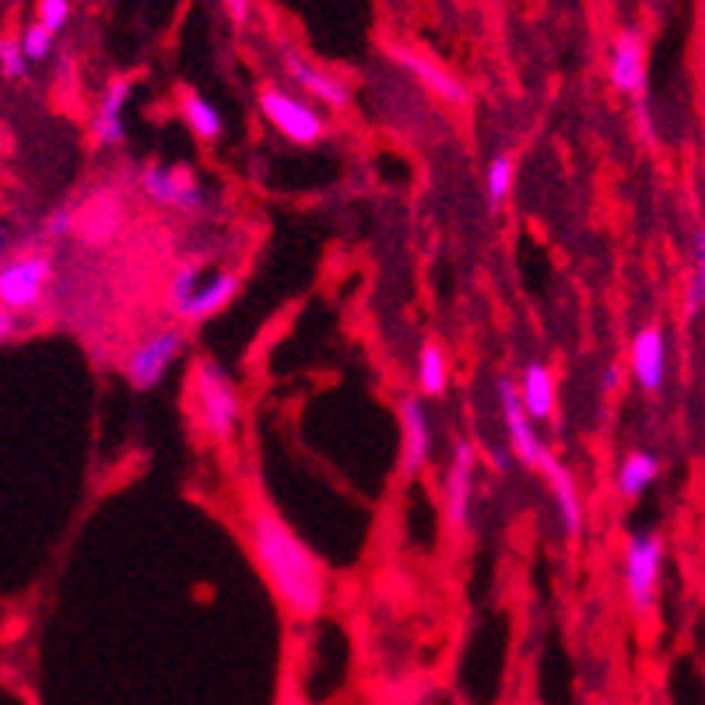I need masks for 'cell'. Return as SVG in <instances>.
I'll use <instances>...</instances> for the list:
<instances>
[{"label":"cell","mask_w":705,"mask_h":705,"mask_svg":"<svg viewBox=\"0 0 705 705\" xmlns=\"http://www.w3.org/2000/svg\"><path fill=\"white\" fill-rule=\"evenodd\" d=\"M53 278V263L43 253H25L0 263V302L14 313H32L43 302L46 284Z\"/></svg>","instance_id":"7"},{"label":"cell","mask_w":705,"mask_h":705,"mask_svg":"<svg viewBox=\"0 0 705 705\" xmlns=\"http://www.w3.org/2000/svg\"><path fill=\"white\" fill-rule=\"evenodd\" d=\"M663 562H667V541L656 530H635L625 541V597L629 608L639 618H650L660 600V579H663Z\"/></svg>","instance_id":"3"},{"label":"cell","mask_w":705,"mask_h":705,"mask_svg":"<svg viewBox=\"0 0 705 705\" xmlns=\"http://www.w3.org/2000/svg\"><path fill=\"white\" fill-rule=\"evenodd\" d=\"M190 397L194 414L200 428L211 435L215 443L232 439L239 418H242V397L236 390V380L215 362V359H197L194 376H190Z\"/></svg>","instance_id":"2"},{"label":"cell","mask_w":705,"mask_h":705,"mask_svg":"<svg viewBox=\"0 0 705 705\" xmlns=\"http://www.w3.org/2000/svg\"><path fill=\"white\" fill-rule=\"evenodd\" d=\"M4 246H8V239H4V228H0V253H4Z\"/></svg>","instance_id":"33"},{"label":"cell","mask_w":705,"mask_h":705,"mask_svg":"<svg viewBox=\"0 0 705 705\" xmlns=\"http://www.w3.org/2000/svg\"><path fill=\"white\" fill-rule=\"evenodd\" d=\"M660 470H663L660 456H653V453H646V449H632V453L625 456V460L618 464L614 488H618L621 499L635 502V499H642V495H646V491L656 485Z\"/></svg>","instance_id":"18"},{"label":"cell","mask_w":705,"mask_h":705,"mask_svg":"<svg viewBox=\"0 0 705 705\" xmlns=\"http://www.w3.org/2000/svg\"><path fill=\"white\" fill-rule=\"evenodd\" d=\"M260 113L284 141L299 144V148H309V144H320L326 137V120L309 106L305 99L284 92V89H274V85L263 89Z\"/></svg>","instance_id":"5"},{"label":"cell","mask_w":705,"mask_h":705,"mask_svg":"<svg viewBox=\"0 0 705 705\" xmlns=\"http://www.w3.org/2000/svg\"><path fill=\"white\" fill-rule=\"evenodd\" d=\"M141 190L155 204L173 207V211L197 215L207 207V194L200 179L190 169H183V165H158V162L148 165V169L141 173Z\"/></svg>","instance_id":"9"},{"label":"cell","mask_w":705,"mask_h":705,"mask_svg":"<svg viewBox=\"0 0 705 705\" xmlns=\"http://www.w3.org/2000/svg\"><path fill=\"white\" fill-rule=\"evenodd\" d=\"M225 4V11H228V18H232V25H246L250 22V14H253V8H250V0H221Z\"/></svg>","instance_id":"28"},{"label":"cell","mask_w":705,"mask_h":705,"mask_svg":"<svg viewBox=\"0 0 705 705\" xmlns=\"http://www.w3.org/2000/svg\"><path fill=\"white\" fill-rule=\"evenodd\" d=\"M449 386V362H446V351L428 341L418 355V393L422 397H443Z\"/></svg>","instance_id":"22"},{"label":"cell","mask_w":705,"mask_h":705,"mask_svg":"<svg viewBox=\"0 0 705 705\" xmlns=\"http://www.w3.org/2000/svg\"><path fill=\"white\" fill-rule=\"evenodd\" d=\"M520 390V401L523 411L530 414L533 422H551L554 411H558V383H554V372L545 362H530L523 365V376L516 383Z\"/></svg>","instance_id":"17"},{"label":"cell","mask_w":705,"mask_h":705,"mask_svg":"<svg viewBox=\"0 0 705 705\" xmlns=\"http://www.w3.org/2000/svg\"><path fill=\"white\" fill-rule=\"evenodd\" d=\"M474 485H478V446L470 439H460L453 446L446 478H443V512L453 530H464L470 523Z\"/></svg>","instance_id":"8"},{"label":"cell","mask_w":705,"mask_h":705,"mask_svg":"<svg viewBox=\"0 0 705 705\" xmlns=\"http://www.w3.org/2000/svg\"><path fill=\"white\" fill-rule=\"evenodd\" d=\"M618 383H621V369L618 365H608V372H604V390H618Z\"/></svg>","instance_id":"31"},{"label":"cell","mask_w":705,"mask_h":705,"mask_svg":"<svg viewBox=\"0 0 705 705\" xmlns=\"http://www.w3.org/2000/svg\"><path fill=\"white\" fill-rule=\"evenodd\" d=\"M0 71H4V77H25L29 71V56L22 50V39H8L0 35Z\"/></svg>","instance_id":"25"},{"label":"cell","mask_w":705,"mask_h":705,"mask_svg":"<svg viewBox=\"0 0 705 705\" xmlns=\"http://www.w3.org/2000/svg\"><path fill=\"white\" fill-rule=\"evenodd\" d=\"M705 313V225L692 242V271L684 281V320H698Z\"/></svg>","instance_id":"21"},{"label":"cell","mask_w":705,"mask_h":705,"mask_svg":"<svg viewBox=\"0 0 705 705\" xmlns=\"http://www.w3.org/2000/svg\"><path fill=\"white\" fill-rule=\"evenodd\" d=\"M35 14H39V25H46L56 35L71 18V0H39Z\"/></svg>","instance_id":"27"},{"label":"cell","mask_w":705,"mask_h":705,"mask_svg":"<svg viewBox=\"0 0 705 705\" xmlns=\"http://www.w3.org/2000/svg\"><path fill=\"white\" fill-rule=\"evenodd\" d=\"M239 292H242V278H239L236 271H215V274H207V278L200 281V288L194 292V299L186 302L176 317H179L183 323H204V320L218 317L221 309L232 305V302L239 299Z\"/></svg>","instance_id":"14"},{"label":"cell","mask_w":705,"mask_h":705,"mask_svg":"<svg viewBox=\"0 0 705 705\" xmlns=\"http://www.w3.org/2000/svg\"><path fill=\"white\" fill-rule=\"evenodd\" d=\"M284 705H299V702H284Z\"/></svg>","instance_id":"34"},{"label":"cell","mask_w":705,"mask_h":705,"mask_svg":"<svg viewBox=\"0 0 705 705\" xmlns=\"http://www.w3.org/2000/svg\"><path fill=\"white\" fill-rule=\"evenodd\" d=\"M390 56L397 60V64L418 81V85H425L432 95H439L443 102H449V106H464L467 102V89H464V81L449 74L443 64H435L432 56L418 53V50H411V46H390Z\"/></svg>","instance_id":"13"},{"label":"cell","mask_w":705,"mask_h":705,"mask_svg":"<svg viewBox=\"0 0 705 705\" xmlns=\"http://www.w3.org/2000/svg\"><path fill=\"white\" fill-rule=\"evenodd\" d=\"M131 92H134V81L123 77V74L113 77L106 85V92H102V102H99V110L92 116V134H95V141L102 144V148H120L123 137H127L123 110H127Z\"/></svg>","instance_id":"15"},{"label":"cell","mask_w":705,"mask_h":705,"mask_svg":"<svg viewBox=\"0 0 705 705\" xmlns=\"http://www.w3.org/2000/svg\"><path fill=\"white\" fill-rule=\"evenodd\" d=\"M397 414H401V470L407 478H414L432 460V418L422 397H404Z\"/></svg>","instance_id":"11"},{"label":"cell","mask_w":705,"mask_h":705,"mask_svg":"<svg viewBox=\"0 0 705 705\" xmlns=\"http://www.w3.org/2000/svg\"><path fill=\"white\" fill-rule=\"evenodd\" d=\"M71 232V211H56L50 221H46V236L53 239H64Z\"/></svg>","instance_id":"30"},{"label":"cell","mask_w":705,"mask_h":705,"mask_svg":"<svg viewBox=\"0 0 705 705\" xmlns=\"http://www.w3.org/2000/svg\"><path fill=\"white\" fill-rule=\"evenodd\" d=\"M509 194H512V155H495L485 173V197L491 211H499Z\"/></svg>","instance_id":"23"},{"label":"cell","mask_w":705,"mask_h":705,"mask_svg":"<svg viewBox=\"0 0 705 705\" xmlns=\"http://www.w3.org/2000/svg\"><path fill=\"white\" fill-rule=\"evenodd\" d=\"M183 348H186V334L179 326H162L155 334H148L141 344L131 348V355L123 359V376L134 390H155L165 376H169V369L183 359Z\"/></svg>","instance_id":"4"},{"label":"cell","mask_w":705,"mask_h":705,"mask_svg":"<svg viewBox=\"0 0 705 705\" xmlns=\"http://www.w3.org/2000/svg\"><path fill=\"white\" fill-rule=\"evenodd\" d=\"M281 64H284V74L292 77L309 99L323 102V106H330V110H348V106H351V92H348V85H344V81H338L334 74H326V71L313 68L309 60H302V56H296V53H284Z\"/></svg>","instance_id":"16"},{"label":"cell","mask_w":705,"mask_h":705,"mask_svg":"<svg viewBox=\"0 0 705 705\" xmlns=\"http://www.w3.org/2000/svg\"><path fill=\"white\" fill-rule=\"evenodd\" d=\"M18 334V313L0 302V341H11Z\"/></svg>","instance_id":"29"},{"label":"cell","mask_w":705,"mask_h":705,"mask_svg":"<svg viewBox=\"0 0 705 705\" xmlns=\"http://www.w3.org/2000/svg\"><path fill=\"white\" fill-rule=\"evenodd\" d=\"M499 411H502V425L509 435V449L523 467L541 474L551 460H558V456L545 446L541 435H537V428H533L537 422L523 411L520 390H516L512 380H499Z\"/></svg>","instance_id":"6"},{"label":"cell","mask_w":705,"mask_h":705,"mask_svg":"<svg viewBox=\"0 0 705 705\" xmlns=\"http://www.w3.org/2000/svg\"><path fill=\"white\" fill-rule=\"evenodd\" d=\"M179 113L186 120V127H190V134L200 137V141H218L225 134V120H221L218 106H215V102H207L204 95H197V92H183Z\"/></svg>","instance_id":"20"},{"label":"cell","mask_w":705,"mask_h":705,"mask_svg":"<svg viewBox=\"0 0 705 705\" xmlns=\"http://www.w3.org/2000/svg\"><path fill=\"white\" fill-rule=\"evenodd\" d=\"M608 77L618 95L646 99V43L635 29L621 32L614 39V50L608 60Z\"/></svg>","instance_id":"12"},{"label":"cell","mask_w":705,"mask_h":705,"mask_svg":"<svg viewBox=\"0 0 705 705\" xmlns=\"http://www.w3.org/2000/svg\"><path fill=\"white\" fill-rule=\"evenodd\" d=\"M545 481L551 488V499H554V509H558V520H562L566 533L569 537H579L583 533V499H579V488H576V478L569 474L566 464H558L554 470L545 474Z\"/></svg>","instance_id":"19"},{"label":"cell","mask_w":705,"mask_h":705,"mask_svg":"<svg viewBox=\"0 0 705 705\" xmlns=\"http://www.w3.org/2000/svg\"><path fill=\"white\" fill-rule=\"evenodd\" d=\"M204 278H207V271H204L200 263H183V267H176V274L169 278V284H165V296H169V305L176 309V313H179V309H183L186 302L194 299V292L200 288Z\"/></svg>","instance_id":"24"},{"label":"cell","mask_w":705,"mask_h":705,"mask_svg":"<svg viewBox=\"0 0 705 705\" xmlns=\"http://www.w3.org/2000/svg\"><path fill=\"white\" fill-rule=\"evenodd\" d=\"M667 334L660 323L642 326L629 344V372L642 393H660L667 383Z\"/></svg>","instance_id":"10"},{"label":"cell","mask_w":705,"mask_h":705,"mask_svg":"<svg viewBox=\"0 0 705 705\" xmlns=\"http://www.w3.org/2000/svg\"><path fill=\"white\" fill-rule=\"evenodd\" d=\"M491 467L499 474H506V453H491Z\"/></svg>","instance_id":"32"},{"label":"cell","mask_w":705,"mask_h":705,"mask_svg":"<svg viewBox=\"0 0 705 705\" xmlns=\"http://www.w3.org/2000/svg\"><path fill=\"white\" fill-rule=\"evenodd\" d=\"M22 50H25L29 60H46L53 53V32L46 25H39V22L29 25L22 32Z\"/></svg>","instance_id":"26"},{"label":"cell","mask_w":705,"mask_h":705,"mask_svg":"<svg viewBox=\"0 0 705 705\" xmlns=\"http://www.w3.org/2000/svg\"><path fill=\"white\" fill-rule=\"evenodd\" d=\"M246 545L288 614L313 621L326 611L330 583L320 558L271 506L253 502L246 509Z\"/></svg>","instance_id":"1"}]
</instances>
